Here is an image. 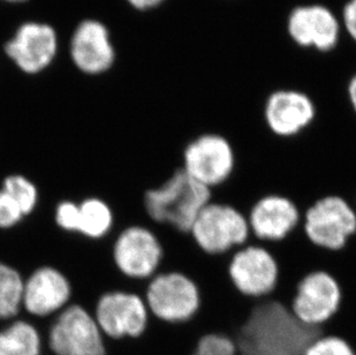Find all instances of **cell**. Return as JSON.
<instances>
[{
	"label": "cell",
	"instance_id": "cell-1",
	"mask_svg": "<svg viewBox=\"0 0 356 355\" xmlns=\"http://www.w3.org/2000/svg\"><path fill=\"white\" fill-rule=\"evenodd\" d=\"M322 336L321 326L305 324L292 309L275 299H254L245 323L233 340L238 355H305Z\"/></svg>",
	"mask_w": 356,
	"mask_h": 355
},
{
	"label": "cell",
	"instance_id": "cell-2",
	"mask_svg": "<svg viewBox=\"0 0 356 355\" xmlns=\"http://www.w3.org/2000/svg\"><path fill=\"white\" fill-rule=\"evenodd\" d=\"M211 200V188L180 168L157 187L143 194V208L152 224L191 233L198 214Z\"/></svg>",
	"mask_w": 356,
	"mask_h": 355
},
{
	"label": "cell",
	"instance_id": "cell-3",
	"mask_svg": "<svg viewBox=\"0 0 356 355\" xmlns=\"http://www.w3.org/2000/svg\"><path fill=\"white\" fill-rule=\"evenodd\" d=\"M60 37L52 24L28 20L17 26L1 51L10 64L27 77L45 73L60 54Z\"/></svg>",
	"mask_w": 356,
	"mask_h": 355
},
{
	"label": "cell",
	"instance_id": "cell-4",
	"mask_svg": "<svg viewBox=\"0 0 356 355\" xmlns=\"http://www.w3.org/2000/svg\"><path fill=\"white\" fill-rule=\"evenodd\" d=\"M145 303L152 317L168 324H182L201 306L197 285L181 272H159L145 284Z\"/></svg>",
	"mask_w": 356,
	"mask_h": 355
},
{
	"label": "cell",
	"instance_id": "cell-5",
	"mask_svg": "<svg viewBox=\"0 0 356 355\" xmlns=\"http://www.w3.org/2000/svg\"><path fill=\"white\" fill-rule=\"evenodd\" d=\"M118 271L129 285L147 283L159 272L164 258L161 240L152 228L129 224L121 230L112 247Z\"/></svg>",
	"mask_w": 356,
	"mask_h": 355
},
{
	"label": "cell",
	"instance_id": "cell-6",
	"mask_svg": "<svg viewBox=\"0 0 356 355\" xmlns=\"http://www.w3.org/2000/svg\"><path fill=\"white\" fill-rule=\"evenodd\" d=\"M94 317L105 337L121 342L141 338L148 329L150 313L140 293L121 288L99 297Z\"/></svg>",
	"mask_w": 356,
	"mask_h": 355
},
{
	"label": "cell",
	"instance_id": "cell-7",
	"mask_svg": "<svg viewBox=\"0 0 356 355\" xmlns=\"http://www.w3.org/2000/svg\"><path fill=\"white\" fill-rule=\"evenodd\" d=\"M47 346L54 355H108L94 314L81 305H68L56 315L47 332Z\"/></svg>",
	"mask_w": 356,
	"mask_h": 355
},
{
	"label": "cell",
	"instance_id": "cell-8",
	"mask_svg": "<svg viewBox=\"0 0 356 355\" xmlns=\"http://www.w3.org/2000/svg\"><path fill=\"white\" fill-rule=\"evenodd\" d=\"M191 235L207 254L222 255L243 247L250 228L248 219L236 209L210 202L198 214Z\"/></svg>",
	"mask_w": 356,
	"mask_h": 355
},
{
	"label": "cell",
	"instance_id": "cell-9",
	"mask_svg": "<svg viewBox=\"0 0 356 355\" xmlns=\"http://www.w3.org/2000/svg\"><path fill=\"white\" fill-rule=\"evenodd\" d=\"M67 54L76 71L86 77H102L111 71L117 50L111 31L103 21L83 19L72 31Z\"/></svg>",
	"mask_w": 356,
	"mask_h": 355
},
{
	"label": "cell",
	"instance_id": "cell-10",
	"mask_svg": "<svg viewBox=\"0 0 356 355\" xmlns=\"http://www.w3.org/2000/svg\"><path fill=\"white\" fill-rule=\"evenodd\" d=\"M303 228L316 247L341 251L356 233V212L343 198L326 196L307 210Z\"/></svg>",
	"mask_w": 356,
	"mask_h": 355
},
{
	"label": "cell",
	"instance_id": "cell-11",
	"mask_svg": "<svg viewBox=\"0 0 356 355\" xmlns=\"http://www.w3.org/2000/svg\"><path fill=\"white\" fill-rule=\"evenodd\" d=\"M229 275L234 287L242 295L266 298L276 288L278 265L271 253L261 246H243L234 249Z\"/></svg>",
	"mask_w": 356,
	"mask_h": 355
},
{
	"label": "cell",
	"instance_id": "cell-12",
	"mask_svg": "<svg viewBox=\"0 0 356 355\" xmlns=\"http://www.w3.org/2000/svg\"><path fill=\"white\" fill-rule=\"evenodd\" d=\"M234 168L232 147L225 138L204 134L186 147L184 168L191 177L207 187L224 184Z\"/></svg>",
	"mask_w": 356,
	"mask_h": 355
},
{
	"label": "cell",
	"instance_id": "cell-13",
	"mask_svg": "<svg viewBox=\"0 0 356 355\" xmlns=\"http://www.w3.org/2000/svg\"><path fill=\"white\" fill-rule=\"evenodd\" d=\"M340 303L341 290L336 279L327 272L314 271L298 285L291 309L305 324L319 328L336 315Z\"/></svg>",
	"mask_w": 356,
	"mask_h": 355
},
{
	"label": "cell",
	"instance_id": "cell-14",
	"mask_svg": "<svg viewBox=\"0 0 356 355\" xmlns=\"http://www.w3.org/2000/svg\"><path fill=\"white\" fill-rule=\"evenodd\" d=\"M72 284L59 269L43 265L24 281L22 308L35 317L57 315L72 298Z\"/></svg>",
	"mask_w": 356,
	"mask_h": 355
},
{
	"label": "cell",
	"instance_id": "cell-15",
	"mask_svg": "<svg viewBox=\"0 0 356 355\" xmlns=\"http://www.w3.org/2000/svg\"><path fill=\"white\" fill-rule=\"evenodd\" d=\"M316 107L309 95L298 89H279L268 96L264 119L270 131L280 138H292L313 124Z\"/></svg>",
	"mask_w": 356,
	"mask_h": 355
},
{
	"label": "cell",
	"instance_id": "cell-16",
	"mask_svg": "<svg viewBox=\"0 0 356 355\" xmlns=\"http://www.w3.org/2000/svg\"><path fill=\"white\" fill-rule=\"evenodd\" d=\"M301 221L303 217L296 205L279 195L261 198L248 216L250 235L264 242H282Z\"/></svg>",
	"mask_w": 356,
	"mask_h": 355
},
{
	"label": "cell",
	"instance_id": "cell-17",
	"mask_svg": "<svg viewBox=\"0 0 356 355\" xmlns=\"http://www.w3.org/2000/svg\"><path fill=\"white\" fill-rule=\"evenodd\" d=\"M289 33L301 47L329 51L338 43L340 24L329 8L309 5L293 10L289 17Z\"/></svg>",
	"mask_w": 356,
	"mask_h": 355
},
{
	"label": "cell",
	"instance_id": "cell-18",
	"mask_svg": "<svg viewBox=\"0 0 356 355\" xmlns=\"http://www.w3.org/2000/svg\"><path fill=\"white\" fill-rule=\"evenodd\" d=\"M43 337L31 322L14 320L0 329V355H42Z\"/></svg>",
	"mask_w": 356,
	"mask_h": 355
},
{
	"label": "cell",
	"instance_id": "cell-19",
	"mask_svg": "<svg viewBox=\"0 0 356 355\" xmlns=\"http://www.w3.org/2000/svg\"><path fill=\"white\" fill-rule=\"evenodd\" d=\"M113 226V212L99 198H88L78 203L75 233L98 240L108 235Z\"/></svg>",
	"mask_w": 356,
	"mask_h": 355
},
{
	"label": "cell",
	"instance_id": "cell-20",
	"mask_svg": "<svg viewBox=\"0 0 356 355\" xmlns=\"http://www.w3.org/2000/svg\"><path fill=\"white\" fill-rule=\"evenodd\" d=\"M24 279L12 265L0 262V321L15 319L22 308Z\"/></svg>",
	"mask_w": 356,
	"mask_h": 355
},
{
	"label": "cell",
	"instance_id": "cell-21",
	"mask_svg": "<svg viewBox=\"0 0 356 355\" xmlns=\"http://www.w3.org/2000/svg\"><path fill=\"white\" fill-rule=\"evenodd\" d=\"M1 189L17 202L24 217L33 214L38 205V189L36 184L22 175H7L3 180Z\"/></svg>",
	"mask_w": 356,
	"mask_h": 355
},
{
	"label": "cell",
	"instance_id": "cell-22",
	"mask_svg": "<svg viewBox=\"0 0 356 355\" xmlns=\"http://www.w3.org/2000/svg\"><path fill=\"white\" fill-rule=\"evenodd\" d=\"M305 355H356L350 342L338 336H319L310 342Z\"/></svg>",
	"mask_w": 356,
	"mask_h": 355
},
{
	"label": "cell",
	"instance_id": "cell-23",
	"mask_svg": "<svg viewBox=\"0 0 356 355\" xmlns=\"http://www.w3.org/2000/svg\"><path fill=\"white\" fill-rule=\"evenodd\" d=\"M193 355H238V349L229 336L210 333L200 339Z\"/></svg>",
	"mask_w": 356,
	"mask_h": 355
},
{
	"label": "cell",
	"instance_id": "cell-24",
	"mask_svg": "<svg viewBox=\"0 0 356 355\" xmlns=\"http://www.w3.org/2000/svg\"><path fill=\"white\" fill-rule=\"evenodd\" d=\"M24 218L17 202L0 188V230H10L20 224Z\"/></svg>",
	"mask_w": 356,
	"mask_h": 355
},
{
	"label": "cell",
	"instance_id": "cell-25",
	"mask_svg": "<svg viewBox=\"0 0 356 355\" xmlns=\"http://www.w3.org/2000/svg\"><path fill=\"white\" fill-rule=\"evenodd\" d=\"M343 22L347 33L356 44V0H348L343 6Z\"/></svg>",
	"mask_w": 356,
	"mask_h": 355
},
{
	"label": "cell",
	"instance_id": "cell-26",
	"mask_svg": "<svg viewBox=\"0 0 356 355\" xmlns=\"http://www.w3.org/2000/svg\"><path fill=\"white\" fill-rule=\"evenodd\" d=\"M131 10H136L138 13H149L157 10L166 0H124Z\"/></svg>",
	"mask_w": 356,
	"mask_h": 355
},
{
	"label": "cell",
	"instance_id": "cell-27",
	"mask_svg": "<svg viewBox=\"0 0 356 355\" xmlns=\"http://www.w3.org/2000/svg\"><path fill=\"white\" fill-rule=\"evenodd\" d=\"M346 90L350 106L353 109L354 113L356 114V73L354 74L353 77H350V80L348 81Z\"/></svg>",
	"mask_w": 356,
	"mask_h": 355
},
{
	"label": "cell",
	"instance_id": "cell-28",
	"mask_svg": "<svg viewBox=\"0 0 356 355\" xmlns=\"http://www.w3.org/2000/svg\"><path fill=\"white\" fill-rule=\"evenodd\" d=\"M31 0H0V3H7V5H12V6H21V5H26L29 3Z\"/></svg>",
	"mask_w": 356,
	"mask_h": 355
}]
</instances>
